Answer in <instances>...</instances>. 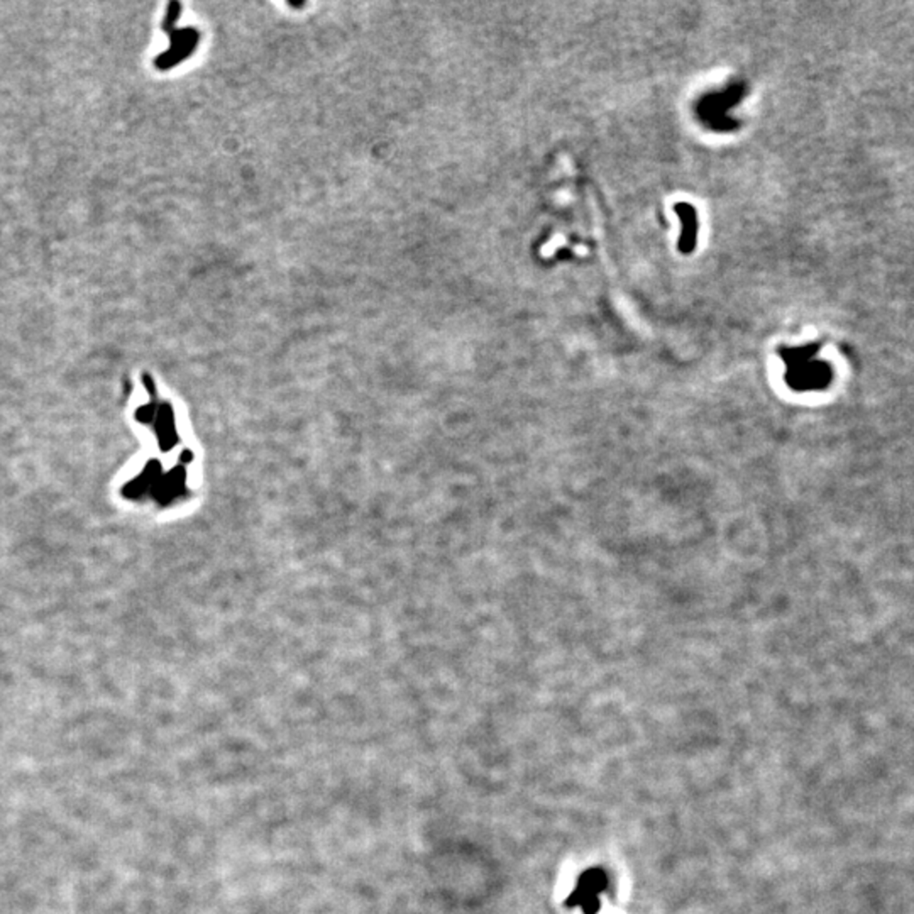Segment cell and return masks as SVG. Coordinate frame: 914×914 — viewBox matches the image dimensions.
Here are the masks:
<instances>
[{"label":"cell","mask_w":914,"mask_h":914,"mask_svg":"<svg viewBox=\"0 0 914 914\" xmlns=\"http://www.w3.org/2000/svg\"><path fill=\"white\" fill-rule=\"evenodd\" d=\"M789 362L793 369L788 378L796 390H818L828 385L830 376L825 364L809 361L808 356H801V354L789 356Z\"/></svg>","instance_id":"obj_2"},{"label":"cell","mask_w":914,"mask_h":914,"mask_svg":"<svg viewBox=\"0 0 914 914\" xmlns=\"http://www.w3.org/2000/svg\"><path fill=\"white\" fill-rule=\"evenodd\" d=\"M676 212L681 216L682 225H684V232H682L681 241H679V248H681L682 253H691L694 249L696 244V234H698V220H696V212L693 207H689L687 204H677L676 205Z\"/></svg>","instance_id":"obj_3"},{"label":"cell","mask_w":914,"mask_h":914,"mask_svg":"<svg viewBox=\"0 0 914 914\" xmlns=\"http://www.w3.org/2000/svg\"><path fill=\"white\" fill-rule=\"evenodd\" d=\"M608 887V875L601 868H590L581 874L572 894L567 899V906L581 908L586 914H596L600 911L598 896Z\"/></svg>","instance_id":"obj_1"}]
</instances>
